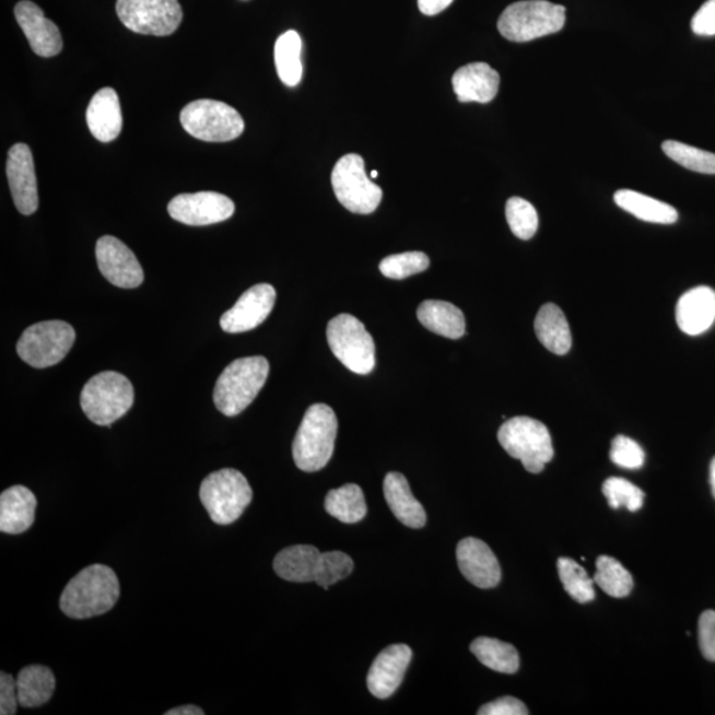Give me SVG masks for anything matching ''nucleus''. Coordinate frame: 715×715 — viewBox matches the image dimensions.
Wrapping results in <instances>:
<instances>
[{"instance_id":"obj_1","label":"nucleus","mask_w":715,"mask_h":715,"mask_svg":"<svg viewBox=\"0 0 715 715\" xmlns=\"http://www.w3.org/2000/svg\"><path fill=\"white\" fill-rule=\"evenodd\" d=\"M119 582L115 571L105 564H92L69 581L61 594V611L71 619H90L116 606Z\"/></svg>"},{"instance_id":"obj_2","label":"nucleus","mask_w":715,"mask_h":715,"mask_svg":"<svg viewBox=\"0 0 715 715\" xmlns=\"http://www.w3.org/2000/svg\"><path fill=\"white\" fill-rule=\"evenodd\" d=\"M269 375L267 358H238L230 363L216 380L213 403L225 417H236L253 403Z\"/></svg>"},{"instance_id":"obj_3","label":"nucleus","mask_w":715,"mask_h":715,"mask_svg":"<svg viewBox=\"0 0 715 715\" xmlns=\"http://www.w3.org/2000/svg\"><path fill=\"white\" fill-rule=\"evenodd\" d=\"M338 420L324 403L307 409L293 442V459L298 469L313 473L328 466L336 447Z\"/></svg>"},{"instance_id":"obj_4","label":"nucleus","mask_w":715,"mask_h":715,"mask_svg":"<svg viewBox=\"0 0 715 715\" xmlns=\"http://www.w3.org/2000/svg\"><path fill=\"white\" fill-rule=\"evenodd\" d=\"M80 405L92 423L108 426L127 415L133 407L134 388L127 376L103 372L86 382Z\"/></svg>"},{"instance_id":"obj_5","label":"nucleus","mask_w":715,"mask_h":715,"mask_svg":"<svg viewBox=\"0 0 715 715\" xmlns=\"http://www.w3.org/2000/svg\"><path fill=\"white\" fill-rule=\"evenodd\" d=\"M566 23V9L546 0L513 3L499 19V31L505 39L526 43L560 33Z\"/></svg>"},{"instance_id":"obj_6","label":"nucleus","mask_w":715,"mask_h":715,"mask_svg":"<svg viewBox=\"0 0 715 715\" xmlns=\"http://www.w3.org/2000/svg\"><path fill=\"white\" fill-rule=\"evenodd\" d=\"M200 501L213 523L231 525L253 503V488L242 472L225 468L206 477L200 485Z\"/></svg>"},{"instance_id":"obj_7","label":"nucleus","mask_w":715,"mask_h":715,"mask_svg":"<svg viewBox=\"0 0 715 715\" xmlns=\"http://www.w3.org/2000/svg\"><path fill=\"white\" fill-rule=\"evenodd\" d=\"M499 442L507 455L523 461L530 473H541L554 457L548 426L528 417L506 420L499 431Z\"/></svg>"},{"instance_id":"obj_8","label":"nucleus","mask_w":715,"mask_h":715,"mask_svg":"<svg viewBox=\"0 0 715 715\" xmlns=\"http://www.w3.org/2000/svg\"><path fill=\"white\" fill-rule=\"evenodd\" d=\"M326 337L332 354L350 372L360 375L373 372L376 362L375 343L360 319L347 313L330 319Z\"/></svg>"},{"instance_id":"obj_9","label":"nucleus","mask_w":715,"mask_h":715,"mask_svg":"<svg viewBox=\"0 0 715 715\" xmlns=\"http://www.w3.org/2000/svg\"><path fill=\"white\" fill-rule=\"evenodd\" d=\"M181 127L188 134L206 142L236 140L244 131V121L235 108L215 99H197L180 112Z\"/></svg>"},{"instance_id":"obj_10","label":"nucleus","mask_w":715,"mask_h":715,"mask_svg":"<svg viewBox=\"0 0 715 715\" xmlns=\"http://www.w3.org/2000/svg\"><path fill=\"white\" fill-rule=\"evenodd\" d=\"M331 185L336 197L350 212L368 215L382 202V188L375 185L365 171L361 155L348 154L337 162L331 173Z\"/></svg>"},{"instance_id":"obj_11","label":"nucleus","mask_w":715,"mask_h":715,"mask_svg":"<svg viewBox=\"0 0 715 715\" xmlns=\"http://www.w3.org/2000/svg\"><path fill=\"white\" fill-rule=\"evenodd\" d=\"M77 341V331L65 321H44L30 326L17 341L16 351L27 365L47 368L65 360Z\"/></svg>"},{"instance_id":"obj_12","label":"nucleus","mask_w":715,"mask_h":715,"mask_svg":"<svg viewBox=\"0 0 715 715\" xmlns=\"http://www.w3.org/2000/svg\"><path fill=\"white\" fill-rule=\"evenodd\" d=\"M117 15L133 33L168 36L184 17L178 0H117Z\"/></svg>"},{"instance_id":"obj_13","label":"nucleus","mask_w":715,"mask_h":715,"mask_svg":"<svg viewBox=\"0 0 715 715\" xmlns=\"http://www.w3.org/2000/svg\"><path fill=\"white\" fill-rule=\"evenodd\" d=\"M174 221L187 225H210L228 221L234 215L235 204L223 194L200 191L180 194L167 207Z\"/></svg>"},{"instance_id":"obj_14","label":"nucleus","mask_w":715,"mask_h":715,"mask_svg":"<svg viewBox=\"0 0 715 715\" xmlns=\"http://www.w3.org/2000/svg\"><path fill=\"white\" fill-rule=\"evenodd\" d=\"M96 259L99 272L115 286L133 290L145 280L133 250L115 236L98 238Z\"/></svg>"},{"instance_id":"obj_15","label":"nucleus","mask_w":715,"mask_h":715,"mask_svg":"<svg viewBox=\"0 0 715 715\" xmlns=\"http://www.w3.org/2000/svg\"><path fill=\"white\" fill-rule=\"evenodd\" d=\"M276 291L272 285L257 284L242 294L237 303L221 318V328L230 335L254 330L273 310Z\"/></svg>"},{"instance_id":"obj_16","label":"nucleus","mask_w":715,"mask_h":715,"mask_svg":"<svg viewBox=\"0 0 715 715\" xmlns=\"http://www.w3.org/2000/svg\"><path fill=\"white\" fill-rule=\"evenodd\" d=\"M8 179L19 212L33 215L39 207L33 153L26 143H16L9 152Z\"/></svg>"},{"instance_id":"obj_17","label":"nucleus","mask_w":715,"mask_h":715,"mask_svg":"<svg viewBox=\"0 0 715 715\" xmlns=\"http://www.w3.org/2000/svg\"><path fill=\"white\" fill-rule=\"evenodd\" d=\"M412 660L409 645L394 644L382 650L367 675V688L374 698L386 700L397 692Z\"/></svg>"},{"instance_id":"obj_18","label":"nucleus","mask_w":715,"mask_h":715,"mask_svg":"<svg viewBox=\"0 0 715 715\" xmlns=\"http://www.w3.org/2000/svg\"><path fill=\"white\" fill-rule=\"evenodd\" d=\"M457 564L466 579L479 588H493L501 582V567L489 546L477 538H466L457 544Z\"/></svg>"},{"instance_id":"obj_19","label":"nucleus","mask_w":715,"mask_h":715,"mask_svg":"<svg viewBox=\"0 0 715 715\" xmlns=\"http://www.w3.org/2000/svg\"><path fill=\"white\" fill-rule=\"evenodd\" d=\"M15 17L37 56L54 58L61 52L62 39L59 27L44 16L39 5L23 0L16 4Z\"/></svg>"},{"instance_id":"obj_20","label":"nucleus","mask_w":715,"mask_h":715,"mask_svg":"<svg viewBox=\"0 0 715 715\" xmlns=\"http://www.w3.org/2000/svg\"><path fill=\"white\" fill-rule=\"evenodd\" d=\"M452 85L460 103L488 104L497 96L500 74L487 62H472L457 69Z\"/></svg>"},{"instance_id":"obj_21","label":"nucleus","mask_w":715,"mask_h":715,"mask_svg":"<svg viewBox=\"0 0 715 715\" xmlns=\"http://www.w3.org/2000/svg\"><path fill=\"white\" fill-rule=\"evenodd\" d=\"M676 321L688 336H700L712 328L715 321V292L708 286H699L682 294L677 303Z\"/></svg>"},{"instance_id":"obj_22","label":"nucleus","mask_w":715,"mask_h":715,"mask_svg":"<svg viewBox=\"0 0 715 715\" xmlns=\"http://www.w3.org/2000/svg\"><path fill=\"white\" fill-rule=\"evenodd\" d=\"M91 133L99 142H112L121 133L122 110L118 94L112 87H103L91 99L86 110Z\"/></svg>"},{"instance_id":"obj_23","label":"nucleus","mask_w":715,"mask_h":715,"mask_svg":"<svg viewBox=\"0 0 715 715\" xmlns=\"http://www.w3.org/2000/svg\"><path fill=\"white\" fill-rule=\"evenodd\" d=\"M37 500L28 488L11 487L0 495V531L22 535L34 525Z\"/></svg>"},{"instance_id":"obj_24","label":"nucleus","mask_w":715,"mask_h":715,"mask_svg":"<svg viewBox=\"0 0 715 715\" xmlns=\"http://www.w3.org/2000/svg\"><path fill=\"white\" fill-rule=\"evenodd\" d=\"M385 499L394 516L411 529H422L426 514L422 504L412 494L409 481L398 472H390L384 482Z\"/></svg>"},{"instance_id":"obj_25","label":"nucleus","mask_w":715,"mask_h":715,"mask_svg":"<svg viewBox=\"0 0 715 715\" xmlns=\"http://www.w3.org/2000/svg\"><path fill=\"white\" fill-rule=\"evenodd\" d=\"M321 551L315 546L296 544L281 550L273 561L274 573L281 579L293 583L316 581Z\"/></svg>"},{"instance_id":"obj_26","label":"nucleus","mask_w":715,"mask_h":715,"mask_svg":"<svg viewBox=\"0 0 715 715\" xmlns=\"http://www.w3.org/2000/svg\"><path fill=\"white\" fill-rule=\"evenodd\" d=\"M418 319L437 336L459 340L466 335V317L459 307L445 301L426 300L418 307Z\"/></svg>"},{"instance_id":"obj_27","label":"nucleus","mask_w":715,"mask_h":715,"mask_svg":"<svg viewBox=\"0 0 715 715\" xmlns=\"http://www.w3.org/2000/svg\"><path fill=\"white\" fill-rule=\"evenodd\" d=\"M536 335L546 349L556 355L567 354L573 338L564 313L554 304H546L539 309L536 323Z\"/></svg>"},{"instance_id":"obj_28","label":"nucleus","mask_w":715,"mask_h":715,"mask_svg":"<svg viewBox=\"0 0 715 715\" xmlns=\"http://www.w3.org/2000/svg\"><path fill=\"white\" fill-rule=\"evenodd\" d=\"M56 680L52 670L43 665H30L16 677L19 705L37 707L52 699Z\"/></svg>"},{"instance_id":"obj_29","label":"nucleus","mask_w":715,"mask_h":715,"mask_svg":"<svg viewBox=\"0 0 715 715\" xmlns=\"http://www.w3.org/2000/svg\"><path fill=\"white\" fill-rule=\"evenodd\" d=\"M613 199L620 209L632 213L640 221L657 224H673L679 221V212L675 207L644 196V194L619 190L614 194Z\"/></svg>"},{"instance_id":"obj_30","label":"nucleus","mask_w":715,"mask_h":715,"mask_svg":"<svg viewBox=\"0 0 715 715\" xmlns=\"http://www.w3.org/2000/svg\"><path fill=\"white\" fill-rule=\"evenodd\" d=\"M303 40L296 31H286L274 46V62L279 78L286 86H297L303 79Z\"/></svg>"},{"instance_id":"obj_31","label":"nucleus","mask_w":715,"mask_h":715,"mask_svg":"<svg viewBox=\"0 0 715 715\" xmlns=\"http://www.w3.org/2000/svg\"><path fill=\"white\" fill-rule=\"evenodd\" d=\"M325 511L343 524L360 523L367 514L365 494L355 484L332 489L326 495Z\"/></svg>"},{"instance_id":"obj_32","label":"nucleus","mask_w":715,"mask_h":715,"mask_svg":"<svg viewBox=\"0 0 715 715\" xmlns=\"http://www.w3.org/2000/svg\"><path fill=\"white\" fill-rule=\"evenodd\" d=\"M470 650L482 665L495 672L514 675L519 669V655L512 644L497 638L479 637L470 644Z\"/></svg>"},{"instance_id":"obj_33","label":"nucleus","mask_w":715,"mask_h":715,"mask_svg":"<svg viewBox=\"0 0 715 715\" xmlns=\"http://www.w3.org/2000/svg\"><path fill=\"white\" fill-rule=\"evenodd\" d=\"M594 582L612 598H625L632 593L633 578L629 570L614 558L601 555L596 560Z\"/></svg>"},{"instance_id":"obj_34","label":"nucleus","mask_w":715,"mask_h":715,"mask_svg":"<svg viewBox=\"0 0 715 715\" xmlns=\"http://www.w3.org/2000/svg\"><path fill=\"white\" fill-rule=\"evenodd\" d=\"M558 574L566 593L581 605L589 603L595 599L594 579L589 578L587 571L570 558L558 560Z\"/></svg>"},{"instance_id":"obj_35","label":"nucleus","mask_w":715,"mask_h":715,"mask_svg":"<svg viewBox=\"0 0 715 715\" xmlns=\"http://www.w3.org/2000/svg\"><path fill=\"white\" fill-rule=\"evenodd\" d=\"M663 152L670 160L688 168V171L701 174H715V154L705 152V150L689 146L682 142L665 141L663 143Z\"/></svg>"},{"instance_id":"obj_36","label":"nucleus","mask_w":715,"mask_h":715,"mask_svg":"<svg viewBox=\"0 0 715 715\" xmlns=\"http://www.w3.org/2000/svg\"><path fill=\"white\" fill-rule=\"evenodd\" d=\"M506 221L520 241H530L537 234L539 219L535 206L523 198L513 197L506 203Z\"/></svg>"},{"instance_id":"obj_37","label":"nucleus","mask_w":715,"mask_h":715,"mask_svg":"<svg viewBox=\"0 0 715 715\" xmlns=\"http://www.w3.org/2000/svg\"><path fill=\"white\" fill-rule=\"evenodd\" d=\"M601 491H603L612 509L624 506L630 512H637L644 505L645 493L642 489L633 485L629 480L620 479V477L607 479Z\"/></svg>"},{"instance_id":"obj_38","label":"nucleus","mask_w":715,"mask_h":715,"mask_svg":"<svg viewBox=\"0 0 715 715\" xmlns=\"http://www.w3.org/2000/svg\"><path fill=\"white\" fill-rule=\"evenodd\" d=\"M430 267V257L423 253H405L391 255L380 261L382 274L392 280H405L410 276L422 273Z\"/></svg>"},{"instance_id":"obj_39","label":"nucleus","mask_w":715,"mask_h":715,"mask_svg":"<svg viewBox=\"0 0 715 715\" xmlns=\"http://www.w3.org/2000/svg\"><path fill=\"white\" fill-rule=\"evenodd\" d=\"M353 570L354 562L348 554L342 551H328L321 554L315 583L319 587L329 589L337 582L348 578Z\"/></svg>"},{"instance_id":"obj_40","label":"nucleus","mask_w":715,"mask_h":715,"mask_svg":"<svg viewBox=\"0 0 715 715\" xmlns=\"http://www.w3.org/2000/svg\"><path fill=\"white\" fill-rule=\"evenodd\" d=\"M610 456L613 464L625 469H640L645 462L644 449L624 435L613 438Z\"/></svg>"},{"instance_id":"obj_41","label":"nucleus","mask_w":715,"mask_h":715,"mask_svg":"<svg viewBox=\"0 0 715 715\" xmlns=\"http://www.w3.org/2000/svg\"><path fill=\"white\" fill-rule=\"evenodd\" d=\"M699 643L706 660L715 663V611L708 610L701 614Z\"/></svg>"},{"instance_id":"obj_42","label":"nucleus","mask_w":715,"mask_h":715,"mask_svg":"<svg viewBox=\"0 0 715 715\" xmlns=\"http://www.w3.org/2000/svg\"><path fill=\"white\" fill-rule=\"evenodd\" d=\"M17 705L16 679L9 673H0V714L14 715Z\"/></svg>"},{"instance_id":"obj_43","label":"nucleus","mask_w":715,"mask_h":715,"mask_svg":"<svg viewBox=\"0 0 715 715\" xmlns=\"http://www.w3.org/2000/svg\"><path fill=\"white\" fill-rule=\"evenodd\" d=\"M479 715H528V707L524 702L514 698H503L489 702V704L480 707L477 712Z\"/></svg>"},{"instance_id":"obj_44","label":"nucleus","mask_w":715,"mask_h":715,"mask_svg":"<svg viewBox=\"0 0 715 715\" xmlns=\"http://www.w3.org/2000/svg\"><path fill=\"white\" fill-rule=\"evenodd\" d=\"M692 30L699 36L715 35V0H707L702 8L695 12L692 19Z\"/></svg>"},{"instance_id":"obj_45","label":"nucleus","mask_w":715,"mask_h":715,"mask_svg":"<svg viewBox=\"0 0 715 715\" xmlns=\"http://www.w3.org/2000/svg\"><path fill=\"white\" fill-rule=\"evenodd\" d=\"M454 0H418L419 10L426 16H434L447 10Z\"/></svg>"},{"instance_id":"obj_46","label":"nucleus","mask_w":715,"mask_h":715,"mask_svg":"<svg viewBox=\"0 0 715 715\" xmlns=\"http://www.w3.org/2000/svg\"><path fill=\"white\" fill-rule=\"evenodd\" d=\"M166 715H204L202 708L194 705L174 707L165 713Z\"/></svg>"},{"instance_id":"obj_47","label":"nucleus","mask_w":715,"mask_h":715,"mask_svg":"<svg viewBox=\"0 0 715 715\" xmlns=\"http://www.w3.org/2000/svg\"><path fill=\"white\" fill-rule=\"evenodd\" d=\"M711 487L715 499V457L711 464Z\"/></svg>"},{"instance_id":"obj_48","label":"nucleus","mask_w":715,"mask_h":715,"mask_svg":"<svg viewBox=\"0 0 715 715\" xmlns=\"http://www.w3.org/2000/svg\"><path fill=\"white\" fill-rule=\"evenodd\" d=\"M378 175H379L378 173L373 172V173H372V177H370V178H372V179L378 178Z\"/></svg>"}]
</instances>
